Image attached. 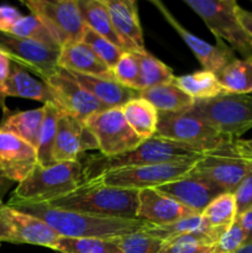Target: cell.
Returning a JSON list of instances; mask_svg holds the SVG:
<instances>
[{
	"mask_svg": "<svg viewBox=\"0 0 252 253\" xmlns=\"http://www.w3.org/2000/svg\"><path fill=\"white\" fill-rule=\"evenodd\" d=\"M9 205L20 211L39 217L59 236L68 237V239L111 240L132 232L142 231L150 225L138 219L127 220L119 219V217L98 216V215L57 209L46 203L41 204L17 203V204Z\"/></svg>",
	"mask_w": 252,
	"mask_h": 253,
	"instance_id": "obj_1",
	"label": "cell"
},
{
	"mask_svg": "<svg viewBox=\"0 0 252 253\" xmlns=\"http://www.w3.org/2000/svg\"><path fill=\"white\" fill-rule=\"evenodd\" d=\"M138 193L140 190L123 189L89 180L69 194L46 204L83 214L135 220L137 219Z\"/></svg>",
	"mask_w": 252,
	"mask_h": 253,
	"instance_id": "obj_2",
	"label": "cell"
},
{
	"mask_svg": "<svg viewBox=\"0 0 252 253\" xmlns=\"http://www.w3.org/2000/svg\"><path fill=\"white\" fill-rule=\"evenodd\" d=\"M203 153L166 138L153 137L142 141L140 146L123 155L105 157L103 155L88 156L83 165L84 182L93 180L110 170L121 168L141 167V166L158 165V163L178 162V161L198 160Z\"/></svg>",
	"mask_w": 252,
	"mask_h": 253,
	"instance_id": "obj_3",
	"label": "cell"
},
{
	"mask_svg": "<svg viewBox=\"0 0 252 253\" xmlns=\"http://www.w3.org/2000/svg\"><path fill=\"white\" fill-rule=\"evenodd\" d=\"M84 183L82 161L37 165L31 173L17 184L7 204L27 203L41 204L69 194Z\"/></svg>",
	"mask_w": 252,
	"mask_h": 253,
	"instance_id": "obj_4",
	"label": "cell"
},
{
	"mask_svg": "<svg viewBox=\"0 0 252 253\" xmlns=\"http://www.w3.org/2000/svg\"><path fill=\"white\" fill-rule=\"evenodd\" d=\"M185 113L197 118L236 141L252 128V95L224 94L209 100L194 101Z\"/></svg>",
	"mask_w": 252,
	"mask_h": 253,
	"instance_id": "obj_5",
	"label": "cell"
},
{
	"mask_svg": "<svg viewBox=\"0 0 252 253\" xmlns=\"http://www.w3.org/2000/svg\"><path fill=\"white\" fill-rule=\"evenodd\" d=\"M194 170L224 193H234L240 183L252 174V155L240 146L239 141H231L203 153L195 162Z\"/></svg>",
	"mask_w": 252,
	"mask_h": 253,
	"instance_id": "obj_6",
	"label": "cell"
},
{
	"mask_svg": "<svg viewBox=\"0 0 252 253\" xmlns=\"http://www.w3.org/2000/svg\"><path fill=\"white\" fill-rule=\"evenodd\" d=\"M155 136L182 143L200 153L209 152L234 141L212 128L202 119L185 111L160 113Z\"/></svg>",
	"mask_w": 252,
	"mask_h": 253,
	"instance_id": "obj_7",
	"label": "cell"
},
{
	"mask_svg": "<svg viewBox=\"0 0 252 253\" xmlns=\"http://www.w3.org/2000/svg\"><path fill=\"white\" fill-rule=\"evenodd\" d=\"M22 4L41 20L62 48L82 42L85 24L76 0H26Z\"/></svg>",
	"mask_w": 252,
	"mask_h": 253,
	"instance_id": "obj_8",
	"label": "cell"
},
{
	"mask_svg": "<svg viewBox=\"0 0 252 253\" xmlns=\"http://www.w3.org/2000/svg\"><path fill=\"white\" fill-rule=\"evenodd\" d=\"M184 2L199 15L216 40L226 41L232 51L239 52L245 59L249 35L237 19L239 4L235 0H184Z\"/></svg>",
	"mask_w": 252,
	"mask_h": 253,
	"instance_id": "obj_9",
	"label": "cell"
},
{
	"mask_svg": "<svg viewBox=\"0 0 252 253\" xmlns=\"http://www.w3.org/2000/svg\"><path fill=\"white\" fill-rule=\"evenodd\" d=\"M198 160L121 168L104 173L93 180L123 189L142 190L147 188H158L184 177L194 168Z\"/></svg>",
	"mask_w": 252,
	"mask_h": 253,
	"instance_id": "obj_10",
	"label": "cell"
},
{
	"mask_svg": "<svg viewBox=\"0 0 252 253\" xmlns=\"http://www.w3.org/2000/svg\"><path fill=\"white\" fill-rule=\"evenodd\" d=\"M61 239L46 222L0 200V242L35 245L53 250Z\"/></svg>",
	"mask_w": 252,
	"mask_h": 253,
	"instance_id": "obj_11",
	"label": "cell"
},
{
	"mask_svg": "<svg viewBox=\"0 0 252 253\" xmlns=\"http://www.w3.org/2000/svg\"><path fill=\"white\" fill-rule=\"evenodd\" d=\"M84 121L98 142L99 152L105 157L123 155L142 143L126 123L121 108L106 109Z\"/></svg>",
	"mask_w": 252,
	"mask_h": 253,
	"instance_id": "obj_12",
	"label": "cell"
},
{
	"mask_svg": "<svg viewBox=\"0 0 252 253\" xmlns=\"http://www.w3.org/2000/svg\"><path fill=\"white\" fill-rule=\"evenodd\" d=\"M0 51L4 52L12 63L39 76L42 82L59 69L58 57L61 51L52 49L32 40L0 32Z\"/></svg>",
	"mask_w": 252,
	"mask_h": 253,
	"instance_id": "obj_13",
	"label": "cell"
},
{
	"mask_svg": "<svg viewBox=\"0 0 252 253\" xmlns=\"http://www.w3.org/2000/svg\"><path fill=\"white\" fill-rule=\"evenodd\" d=\"M43 82L51 90L56 105L67 115L84 121L94 114L108 109L73 81L64 69L59 68L53 76Z\"/></svg>",
	"mask_w": 252,
	"mask_h": 253,
	"instance_id": "obj_14",
	"label": "cell"
},
{
	"mask_svg": "<svg viewBox=\"0 0 252 253\" xmlns=\"http://www.w3.org/2000/svg\"><path fill=\"white\" fill-rule=\"evenodd\" d=\"M151 2L157 7L158 11L162 14L166 21L175 30V32L180 36V39L189 47L190 51L193 52V54L198 59V62H199L204 71H209L216 74L225 66H227V64L236 59L235 52L222 40H216V44H211L207 41H203L202 39L193 35L189 30L185 29L173 16L172 12L166 7V5L162 1H160V0H151Z\"/></svg>",
	"mask_w": 252,
	"mask_h": 253,
	"instance_id": "obj_15",
	"label": "cell"
},
{
	"mask_svg": "<svg viewBox=\"0 0 252 253\" xmlns=\"http://www.w3.org/2000/svg\"><path fill=\"white\" fill-rule=\"evenodd\" d=\"M89 150H98V142L85 121L61 113L52 151L53 163L81 161L79 157Z\"/></svg>",
	"mask_w": 252,
	"mask_h": 253,
	"instance_id": "obj_16",
	"label": "cell"
},
{
	"mask_svg": "<svg viewBox=\"0 0 252 253\" xmlns=\"http://www.w3.org/2000/svg\"><path fill=\"white\" fill-rule=\"evenodd\" d=\"M156 189L199 215L215 198L224 194V192L214 183L195 172L194 168L184 177L161 185Z\"/></svg>",
	"mask_w": 252,
	"mask_h": 253,
	"instance_id": "obj_17",
	"label": "cell"
},
{
	"mask_svg": "<svg viewBox=\"0 0 252 253\" xmlns=\"http://www.w3.org/2000/svg\"><path fill=\"white\" fill-rule=\"evenodd\" d=\"M39 165L34 146L0 130V169L12 183H21Z\"/></svg>",
	"mask_w": 252,
	"mask_h": 253,
	"instance_id": "obj_18",
	"label": "cell"
},
{
	"mask_svg": "<svg viewBox=\"0 0 252 253\" xmlns=\"http://www.w3.org/2000/svg\"><path fill=\"white\" fill-rule=\"evenodd\" d=\"M194 211L187 207L163 194L156 188H147L138 193L137 217L141 221L150 225H167L187 217L194 216Z\"/></svg>",
	"mask_w": 252,
	"mask_h": 253,
	"instance_id": "obj_19",
	"label": "cell"
},
{
	"mask_svg": "<svg viewBox=\"0 0 252 253\" xmlns=\"http://www.w3.org/2000/svg\"><path fill=\"white\" fill-rule=\"evenodd\" d=\"M115 31L123 40L127 52L146 51L137 2L133 0H104Z\"/></svg>",
	"mask_w": 252,
	"mask_h": 253,
	"instance_id": "obj_20",
	"label": "cell"
},
{
	"mask_svg": "<svg viewBox=\"0 0 252 253\" xmlns=\"http://www.w3.org/2000/svg\"><path fill=\"white\" fill-rule=\"evenodd\" d=\"M7 96L31 99V100L41 101L43 103V105L44 104L56 105L53 95L46 83L35 79L26 69L16 63L11 64L9 77L5 83L0 85V108H1L2 114L9 111L6 104H5Z\"/></svg>",
	"mask_w": 252,
	"mask_h": 253,
	"instance_id": "obj_21",
	"label": "cell"
},
{
	"mask_svg": "<svg viewBox=\"0 0 252 253\" xmlns=\"http://www.w3.org/2000/svg\"><path fill=\"white\" fill-rule=\"evenodd\" d=\"M66 71V69H64ZM73 81H76L83 89L95 99H98L108 109L121 108L132 99L137 98L140 91L121 85L115 79L101 78V77L85 76L66 71Z\"/></svg>",
	"mask_w": 252,
	"mask_h": 253,
	"instance_id": "obj_22",
	"label": "cell"
},
{
	"mask_svg": "<svg viewBox=\"0 0 252 253\" xmlns=\"http://www.w3.org/2000/svg\"><path fill=\"white\" fill-rule=\"evenodd\" d=\"M58 67L73 73L114 79L113 71L83 41L61 49Z\"/></svg>",
	"mask_w": 252,
	"mask_h": 253,
	"instance_id": "obj_23",
	"label": "cell"
},
{
	"mask_svg": "<svg viewBox=\"0 0 252 253\" xmlns=\"http://www.w3.org/2000/svg\"><path fill=\"white\" fill-rule=\"evenodd\" d=\"M43 115L44 106L26 111L9 110L7 113L2 114L0 130L17 136L36 148Z\"/></svg>",
	"mask_w": 252,
	"mask_h": 253,
	"instance_id": "obj_24",
	"label": "cell"
},
{
	"mask_svg": "<svg viewBox=\"0 0 252 253\" xmlns=\"http://www.w3.org/2000/svg\"><path fill=\"white\" fill-rule=\"evenodd\" d=\"M77 1H78L84 24L88 29L127 52L123 40L115 31V27L111 21L110 12H109L104 0H77Z\"/></svg>",
	"mask_w": 252,
	"mask_h": 253,
	"instance_id": "obj_25",
	"label": "cell"
},
{
	"mask_svg": "<svg viewBox=\"0 0 252 253\" xmlns=\"http://www.w3.org/2000/svg\"><path fill=\"white\" fill-rule=\"evenodd\" d=\"M121 111L126 123L141 140L146 141L156 135L160 113L146 99L138 95L121 106Z\"/></svg>",
	"mask_w": 252,
	"mask_h": 253,
	"instance_id": "obj_26",
	"label": "cell"
},
{
	"mask_svg": "<svg viewBox=\"0 0 252 253\" xmlns=\"http://www.w3.org/2000/svg\"><path fill=\"white\" fill-rule=\"evenodd\" d=\"M138 95L152 104L158 113H183L194 104V100L173 82L141 90Z\"/></svg>",
	"mask_w": 252,
	"mask_h": 253,
	"instance_id": "obj_27",
	"label": "cell"
},
{
	"mask_svg": "<svg viewBox=\"0 0 252 253\" xmlns=\"http://www.w3.org/2000/svg\"><path fill=\"white\" fill-rule=\"evenodd\" d=\"M173 83L194 101L209 100L227 94L220 85L215 73L204 69L194 73L174 77Z\"/></svg>",
	"mask_w": 252,
	"mask_h": 253,
	"instance_id": "obj_28",
	"label": "cell"
},
{
	"mask_svg": "<svg viewBox=\"0 0 252 253\" xmlns=\"http://www.w3.org/2000/svg\"><path fill=\"white\" fill-rule=\"evenodd\" d=\"M205 229L221 235L237 219V205L232 193L215 198L200 214Z\"/></svg>",
	"mask_w": 252,
	"mask_h": 253,
	"instance_id": "obj_29",
	"label": "cell"
},
{
	"mask_svg": "<svg viewBox=\"0 0 252 253\" xmlns=\"http://www.w3.org/2000/svg\"><path fill=\"white\" fill-rule=\"evenodd\" d=\"M215 76L227 94L252 93V61L236 58Z\"/></svg>",
	"mask_w": 252,
	"mask_h": 253,
	"instance_id": "obj_30",
	"label": "cell"
},
{
	"mask_svg": "<svg viewBox=\"0 0 252 253\" xmlns=\"http://www.w3.org/2000/svg\"><path fill=\"white\" fill-rule=\"evenodd\" d=\"M219 236L209 232H192L163 241L160 253H212Z\"/></svg>",
	"mask_w": 252,
	"mask_h": 253,
	"instance_id": "obj_31",
	"label": "cell"
},
{
	"mask_svg": "<svg viewBox=\"0 0 252 253\" xmlns=\"http://www.w3.org/2000/svg\"><path fill=\"white\" fill-rule=\"evenodd\" d=\"M44 115L37 138V160L39 165L48 166L53 163L52 151L56 141L57 124L62 111L54 104H44Z\"/></svg>",
	"mask_w": 252,
	"mask_h": 253,
	"instance_id": "obj_32",
	"label": "cell"
},
{
	"mask_svg": "<svg viewBox=\"0 0 252 253\" xmlns=\"http://www.w3.org/2000/svg\"><path fill=\"white\" fill-rule=\"evenodd\" d=\"M137 57L140 61V91L174 81L172 68L150 52H138Z\"/></svg>",
	"mask_w": 252,
	"mask_h": 253,
	"instance_id": "obj_33",
	"label": "cell"
},
{
	"mask_svg": "<svg viewBox=\"0 0 252 253\" xmlns=\"http://www.w3.org/2000/svg\"><path fill=\"white\" fill-rule=\"evenodd\" d=\"M9 34L17 37H22V39L32 40V41L44 44V46L49 47L52 49L61 51V47L58 46L56 40L53 39L49 30L44 26L41 20H39L32 14L27 15V16H22L15 24V26L12 27Z\"/></svg>",
	"mask_w": 252,
	"mask_h": 253,
	"instance_id": "obj_34",
	"label": "cell"
},
{
	"mask_svg": "<svg viewBox=\"0 0 252 253\" xmlns=\"http://www.w3.org/2000/svg\"><path fill=\"white\" fill-rule=\"evenodd\" d=\"M143 231L147 232L151 236H155L157 239L162 240V241L180 236V235L192 234V232H209V234H214L220 237V235L205 229L204 222H203L200 215H194V216L187 217V219L179 220V221L172 222V224L160 225V226L148 225L147 227L143 229Z\"/></svg>",
	"mask_w": 252,
	"mask_h": 253,
	"instance_id": "obj_35",
	"label": "cell"
},
{
	"mask_svg": "<svg viewBox=\"0 0 252 253\" xmlns=\"http://www.w3.org/2000/svg\"><path fill=\"white\" fill-rule=\"evenodd\" d=\"M59 253H121L111 240L61 237L53 247Z\"/></svg>",
	"mask_w": 252,
	"mask_h": 253,
	"instance_id": "obj_36",
	"label": "cell"
},
{
	"mask_svg": "<svg viewBox=\"0 0 252 253\" xmlns=\"http://www.w3.org/2000/svg\"><path fill=\"white\" fill-rule=\"evenodd\" d=\"M121 253H160L163 241L147 232L137 231L111 239Z\"/></svg>",
	"mask_w": 252,
	"mask_h": 253,
	"instance_id": "obj_37",
	"label": "cell"
},
{
	"mask_svg": "<svg viewBox=\"0 0 252 253\" xmlns=\"http://www.w3.org/2000/svg\"><path fill=\"white\" fill-rule=\"evenodd\" d=\"M111 71L118 83L140 91V61L136 52H124Z\"/></svg>",
	"mask_w": 252,
	"mask_h": 253,
	"instance_id": "obj_38",
	"label": "cell"
},
{
	"mask_svg": "<svg viewBox=\"0 0 252 253\" xmlns=\"http://www.w3.org/2000/svg\"><path fill=\"white\" fill-rule=\"evenodd\" d=\"M82 41H83L84 43L88 44V46L93 49L94 53L101 59V62H104L110 69H113L114 67L116 66V63L119 62L120 57L123 56V53L125 52L124 49H121L120 47L115 46V44L111 43V42L108 41L106 39L99 36L98 34L91 31V30L88 29L86 26Z\"/></svg>",
	"mask_w": 252,
	"mask_h": 253,
	"instance_id": "obj_39",
	"label": "cell"
},
{
	"mask_svg": "<svg viewBox=\"0 0 252 253\" xmlns=\"http://www.w3.org/2000/svg\"><path fill=\"white\" fill-rule=\"evenodd\" d=\"M244 245H246V234L242 229L239 220L230 225L221 235L215 245V252L217 253H235Z\"/></svg>",
	"mask_w": 252,
	"mask_h": 253,
	"instance_id": "obj_40",
	"label": "cell"
},
{
	"mask_svg": "<svg viewBox=\"0 0 252 253\" xmlns=\"http://www.w3.org/2000/svg\"><path fill=\"white\" fill-rule=\"evenodd\" d=\"M236 200L237 216L252 208V174L245 178L232 193Z\"/></svg>",
	"mask_w": 252,
	"mask_h": 253,
	"instance_id": "obj_41",
	"label": "cell"
},
{
	"mask_svg": "<svg viewBox=\"0 0 252 253\" xmlns=\"http://www.w3.org/2000/svg\"><path fill=\"white\" fill-rule=\"evenodd\" d=\"M21 17V12L16 7L10 5H0V32L9 34Z\"/></svg>",
	"mask_w": 252,
	"mask_h": 253,
	"instance_id": "obj_42",
	"label": "cell"
},
{
	"mask_svg": "<svg viewBox=\"0 0 252 253\" xmlns=\"http://www.w3.org/2000/svg\"><path fill=\"white\" fill-rule=\"evenodd\" d=\"M237 19H239L240 25L244 29V31L252 37V11L242 9L239 5L237 7Z\"/></svg>",
	"mask_w": 252,
	"mask_h": 253,
	"instance_id": "obj_43",
	"label": "cell"
},
{
	"mask_svg": "<svg viewBox=\"0 0 252 253\" xmlns=\"http://www.w3.org/2000/svg\"><path fill=\"white\" fill-rule=\"evenodd\" d=\"M237 220L241 224L245 234H246V244L252 242V208L240 216H237Z\"/></svg>",
	"mask_w": 252,
	"mask_h": 253,
	"instance_id": "obj_44",
	"label": "cell"
},
{
	"mask_svg": "<svg viewBox=\"0 0 252 253\" xmlns=\"http://www.w3.org/2000/svg\"><path fill=\"white\" fill-rule=\"evenodd\" d=\"M11 59L4 52L0 51V85L4 84L9 77L10 71H11Z\"/></svg>",
	"mask_w": 252,
	"mask_h": 253,
	"instance_id": "obj_45",
	"label": "cell"
},
{
	"mask_svg": "<svg viewBox=\"0 0 252 253\" xmlns=\"http://www.w3.org/2000/svg\"><path fill=\"white\" fill-rule=\"evenodd\" d=\"M11 184L12 182H10V180L4 175L2 170L0 169V200H2V198L6 194L9 188L11 187Z\"/></svg>",
	"mask_w": 252,
	"mask_h": 253,
	"instance_id": "obj_46",
	"label": "cell"
},
{
	"mask_svg": "<svg viewBox=\"0 0 252 253\" xmlns=\"http://www.w3.org/2000/svg\"><path fill=\"white\" fill-rule=\"evenodd\" d=\"M237 141H239L240 146H241L245 151H247L250 155H252V138H250V140H244V138H240V140H237Z\"/></svg>",
	"mask_w": 252,
	"mask_h": 253,
	"instance_id": "obj_47",
	"label": "cell"
},
{
	"mask_svg": "<svg viewBox=\"0 0 252 253\" xmlns=\"http://www.w3.org/2000/svg\"><path fill=\"white\" fill-rule=\"evenodd\" d=\"M245 59H249V61H252V37L249 36V40H247V53Z\"/></svg>",
	"mask_w": 252,
	"mask_h": 253,
	"instance_id": "obj_48",
	"label": "cell"
},
{
	"mask_svg": "<svg viewBox=\"0 0 252 253\" xmlns=\"http://www.w3.org/2000/svg\"><path fill=\"white\" fill-rule=\"evenodd\" d=\"M235 253H252V242L251 244H246L241 247L237 252Z\"/></svg>",
	"mask_w": 252,
	"mask_h": 253,
	"instance_id": "obj_49",
	"label": "cell"
},
{
	"mask_svg": "<svg viewBox=\"0 0 252 253\" xmlns=\"http://www.w3.org/2000/svg\"><path fill=\"white\" fill-rule=\"evenodd\" d=\"M212 253H217V252H212Z\"/></svg>",
	"mask_w": 252,
	"mask_h": 253,
	"instance_id": "obj_50",
	"label": "cell"
},
{
	"mask_svg": "<svg viewBox=\"0 0 252 253\" xmlns=\"http://www.w3.org/2000/svg\"><path fill=\"white\" fill-rule=\"evenodd\" d=\"M0 245H1V242H0Z\"/></svg>",
	"mask_w": 252,
	"mask_h": 253,
	"instance_id": "obj_51",
	"label": "cell"
}]
</instances>
